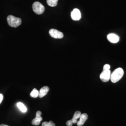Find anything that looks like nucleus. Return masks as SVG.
<instances>
[{"label": "nucleus", "instance_id": "15", "mask_svg": "<svg viewBox=\"0 0 126 126\" xmlns=\"http://www.w3.org/2000/svg\"><path fill=\"white\" fill-rule=\"evenodd\" d=\"M42 126H55V124L52 121L49 122H45L42 123Z\"/></svg>", "mask_w": 126, "mask_h": 126}, {"label": "nucleus", "instance_id": "12", "mask_svg": "<svg viewBox=\"0 0 126 126\" xmlns=\"http://www.w3.org/2000/svg\"><path fill=\"white\" fill-rule=\"evenodd\" d=\"M17 106L18 108L23 113H25L27 111V108L21 102H18L17 103Z\"/></svg>", "mask_w": 126, "mask_h": 126}, {"label": "nucleus", "instance_id": "14", "mask_svg": "<svg viewBox=\"0 0 126 126\" xmlns=\"http://www.w3.org/2000/svg\"><path fill=\"white\" fill-rule=\"evenodd\" d=\"M31 96L33 98H36L39 96V91L38 90H36V88H34L31 92Z\"/></svg>", "mask_w": 126, "mask_h": 126}, {"label": "nucleus", "instance_id": "1", "mask_svg": "<svg viewBox=\"0 0 126 126\" xmlns=\"http://www.w3.org/2000/svg\"><path fill=\"white\" fill-rule=\"evenodd\" d=\"M124 75V71L122 68H118L115 69L111 74L110 79L113 83H116L119 81Z\"/></svg>", "mask_w": 126, "mask_h": 126}, {"label": "nucleus", "instance_id": "16", "mask_svg": "<svg viewBox=\"0 0 126 126\" xmlns=\"http://www.w3.org/2000/svg\"><path fill=\"white\" fill-rule=\"evenodd\" d=\"M110 69V66L108 64H106L104 65L103 70H109Z\"/></svg>", "mask_w": 126, "mask_h": 126}, {"label": "nucleus", "instance_id": "18", "mask_svg": "<svg viewBox=\"0 0 126 126\" xmlns=\"http://www.w3.org/2000/svg\"><path fill=\"white\" fill-rule=\"evenodd\" d=\"M3 99V96L2 94H0V103L2 102Z\"/></svg>", "mask_w": 126, "mask_h": 126}, {"label": "nucleus", "instance_id": "4", "mask_svg": "<svg viewBox=\"0 0 126 126\" xmlns=\"http://www.w3.org/2000/svg\"><path fill=\"white\" fill-rule=\"evenodd\" d=\"M111 71L109 70H103V72L100 75V79L104 82H107L110 79L111 77Z\"/></svg>", "mask_w": 126, "mask_h": 126}, {"label": "nucleus", "instance_id": "10", "mask_svg": "<svg viewBox=\"0 0 126 126\" xmlns=\"http://www.w3.org/2000/svg\"><path fill=\"white\" fill-rule=\"evenodd\" d=\"M49 87L48 86H44L42 87L39 92V98H42L47 94L49 91Z\"/></svg>", "mask_w": 126, "mask_h": 126}, {"label": "nucleus", "instance_id": "19", "mask_svg": "<svg viewBox=\"0 0 126 126\" xmlns=\"http://www.w3.org/2000/svg\"><path fill=\"white\" fill-rule=\"evenodd\" d=\"M0 126H8V125H5V124H1V125H0Z\"/></svg>", "mask_w": 126, "mask_h": 126}, {"label": "nucleus", "instance_id": "7", "mask_svg": "<svg viewBox=\"0 0 126 126\" xmlns=\"http://www.w3.org/2000/svg\"><path fill=\"white\" fill-rule=\"evenodd\" d=\"M42 113L40 111H37L36 113V117L32 121V124L33 125L37 126L40 124V122L43 120V118L41 117Z\"/></svg>", "mask_w": 126, "mask_h": 126}, {"label": "nucleus", "instance_id": "13", "mask_svg": "<svg viewBox=\"0 0 126 126\" xmlns=\"http://www.w3.org/2000/svg\"><path fill=\"white\" fill-rule=\"evenodd\" d=\"M59 0H47V3L50 7H56L58 2Z\"/></svg>", "mask_w": 126, "mask_h": 126}, {"label": "nucleus", "instance_id": "8", "mask_svg": "<svg viewBox=\"0 0 126 126\" xmlns=\"http://www.w3.org/2000/svg\"><path fill=\"white\" fill-rule=\"evenodd\" d=\"M107 38L110 42L113 44L117 43L120 40L119 36L113 33H111L108 34L107 36Z\"/></svg>", "mask_w": 126, "mask_h": 126}, {"label": "nucleus", "instance_id": "9", "mask_svg": "<svg viewBox=\"0 0 126 126\" xmlns=\"http://www.w3.org/2000/svg\"><path fill=\"white\" fill-rule=\"evenodd\" d=\"M79 119V120L77 122V125L78 126H82L84 124L86 121L87 120L88 115L86 113L81 114V116Z\"/></svg>", "mask_w": 126, "mask_h": 126}, {"label": "nucleus", "instance_id": "5", "mask_svg": "<svg viewBox=\"0 0 126 126\" xmlns=\"http://www.w3.org/2000/svg\"><path fill=\"white\" fill-rule=\"evenodd\" d=\"M50 36L56 39H61L63 37V34L62 32L55 29H50L49 31Z\"/></svg>", "mask_w": 126, "mask_h": 126}, {"label": "nucleus", "instance_id": "2", "mask_svg": "<svg viewBox=\"0 0 126 126\" xmlns=\"http://www.w3.org/2000/svg\"><path fill=\"white\" fill-rule=\"evenodd\" d=\"M7 21L10 27L16 28L22 23V20L20 18L15 17L13 16L9 15L7 17Z\"/></svg>", "mask_w": 126, "mask_h": 126}, {"label": "nucleus", "instance_id": "6", "mask_svg": "<svg viewBox=\"0 0 126 126\" xmlns=\"http://www.w3.org/2000/svg\"><path fill=\"white\" fill-rule=\"evenodd\" d=\"M71 17L74 21H79L81 17V14L80 10L78 9H73L71 13Z\"/></svg>", "mask_w": 126, "mask_h": 126}, {"label": "nucleus", "instance_id": "17", "mask_svg": "<svg viewBox=\"0 0 126 126\" xmlns=\"http://www.w3.org/2000/svg\"><path fill=\"white\" fill-rule=\"evenodd\" d=\"M73 124V123L72 120H69L66 122V125L67 126H72Z\"/></svg>", "mask_w": 126, "mask_h": 126}, {"label": "nucleus", "instance_id": "3", "mask_svg": "<svg viewBox=\"0 0 126 126\" xmlns=\"http://www.w3.org/2000/svg\"><path fill=\"white\" fill-rule=\"evenodd\" d=\"M32 8L34 12L38 15L42 14L44 12L45 8L40 2L36 1L32 5Z\"/></svg>", "mask_w": 126, "mask_h": 126}, {"label": "nucleus", "instance_id": "11", "mask_svg": "<svg viewBox=\"0 0 126 126\" xmlns=\"http://www.w3.org/2000/svg\"><path fill=\"white\" fill-rule=\"evenodd\" d=\"M81 115V112L79 111H77L75 113H74L73 117L72 118V119L71 120L72 121L73 123H74V124L77 123V122H78V119L80 118Z\"/></svg>", "mask_w": 126, "mask_h": 126}]
</instances>
